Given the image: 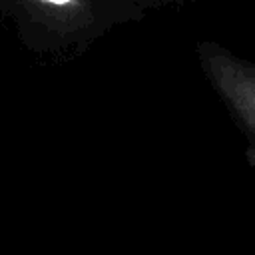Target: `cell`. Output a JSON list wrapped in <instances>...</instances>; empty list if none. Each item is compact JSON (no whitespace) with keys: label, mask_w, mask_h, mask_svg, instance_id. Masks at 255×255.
Listing matches in <instances>:
<instances>
[{"label":"cell","mask_w":255,"mask_h":255,"mask_svg":"<svg viewBox=\"0 0 255 255\" xmlns=\"http://www.w3.org/2000/svg\"><path fill=\"white\" fill-rule=\"evenodd\" d=\"M197 56L205 78L247 141L249 163L255 165V64L213 42H201Z\"/></svg>","instance_id":"6da1fadb"},{"label":"cell","mask_w":255,"mask_h":255,"mask_svg":"<svg viewBox=\"0 0 255 255\" xmlns=\"http://www.w3.org/2000/svg\"><path fill=\"white\" fill-rule=\"evenodd\" d=\"M40 6L52 8V10H72L76 8V0H34Z\"/></svg>","instance_id":"7a4b0ae2"}]
</instances>
